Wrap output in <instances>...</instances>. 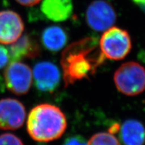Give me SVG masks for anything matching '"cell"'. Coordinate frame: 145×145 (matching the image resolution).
Returning <instances> with one entry per match:
<instances>
[{
    "mask_svg": "<svg viewBox=\"0 0 145 145\" xmlns=\"http://www.w3.org/2000/svg\"><path fill=\"white\" fill-rule=\"evenodd\" d=\"M26 112L23 104L13 98L0 99V129H19L26 119Z\"/></svg>",
    "mask_w": 145,
    "mask_h": 145,
    "instance_id": "obj_7",
    "label": "cell"
},
{
    "mask_svg": "<svg viewBox=\"0 0 145 145\" xmlns=\"http://www.w3.org/2000/svg\"><path fill=\"white\" fill-rule=\"evenodd\" d=\"M105 59L96 37L88 36L69 45L61 59L65 87L94 75Z\"/></svg>",
    "mask_w": 145,
    "mask_h": 145,
    "instance_id": "obj_1",
    "label": "cell"
},
{
    "mask_svg": "<svg viewBox=\"0 0 145 145\" xmlns=\"http://www.w3.org/2000/svg\"><path fill=\"white\" fill-rule=\"evenodd\" d=\"M117 89L128 96H135L145 90V68L135 61L125 63L114 72Z\"/></svg>",
    "mask_w": 145,
    "mask_h": 145,
    "instance_id": "obj_3",
    "label": "cell"
},
{
    "mask_svg": "<svg viewBox=\"0 0 145 145\" xmlns=\"http://www.w3.org/2000/svg\"><path fill=\"white\" fill-rule=\"evenodd\" d=\"M4 91V85L2 80V78L0 77V93Z\"/></svg>",
    "mask_w": 145,
    "mask_h": 145,
    "instance_id": "obj_20",
    "label": "cell"
},
{
    "mask_svg": "<svg viewBox=\"0 0 145 145\" xmlns=\"http://www.w3.org/2000/svg\"><path fill=\"white\" fill-rule=\"evenodd\" d=\"M88 145H120L114 135L109 132H98L92 136Z\"/></svg>",
    "mask_w": 145,
    "mask_h": 145,
    "instance_id": "obj_14",
    "label": "cell"
},
{
    "mask_svg": "<svg viewBox=\"0 0 145 145\" xmlns=\"http://www.w3.org/2000/svg\"><path fill=\"white\" fill-rule=\"evenodd\" d=\"M120 137L124 145H144L145 127L137 120H127L121 126Z\"/></svg>",
    "mask_w": 145,
    "mask_h": 145,
    "instance_id": "obj_12",
    "label": "cell"
},
{
    "mask_svg": "<svg viewBox=\"0 0 145 145\" xmlns=\"http://www.w3.org/2000/svg\"><path fill=\"white\" fill-rule=\"evenodd\" d=\"M43 15L53 22H64L72 15V0H43L40 6Z\"/></svg>",
    "mask_w": 145,
    "mask_h": 145,
    "instance_id": "obj_11",
    "label": "cell"
},
{
    "mask_svg": "<svg viewBox=\"0 0 145 145\" xmlns=\"http://www.w3.org/2000/svg\"><path fill=\"white\" fill-rule=\"evenodd\" d=\"M0 145H24L20 138L10 133L0 135Z\"/></svg>",
    "mask_w": 145,
    "mask_h": 145,
    "instance_id": "obj_15",
    "label": "cell"
},
{
    "mask_svg": "<svg viewBox=\"0 0 145 145\" xmlns=\"http://www.w3.org/2000/svg\"><path fill=\"white\" fill-rule=\"evenodd\" d=\"M24 24L20 16L12 10L0 12V43L10 44L20 37Z\"/></svg>",
    "mask_w": 145,
    "mask_h": 145,
    "instance_id": "obj_9",
    "label": "cell"
},
{
    "mask_svg": "<svg viewBox=\"0 0 145 145\" xmlns=\"http://www.w3.org/2000/svg\"><path fill=\"white\" fill-rule=\"evenodd\" d=\"M10 61L9 51L4 46L0 45V69L4 67Z\"/></svg>",
    "mask_w": 145,
    "mask_h": 145,
    "instance_id": "obj_17",
    "label": "cell"
},
{
    "mask_svg": "<svg viewBox=\"0 0 145 145\" xmlns=\"http://www.w3.org/2000/svg\"><path fill=\"white\" fill-rule=\"evenodd\" d=\"M3 77L8 89L16 95L27 93L32 86L31 69L20 61H12L5 69Z\"/></svg>",
    "mask_w": 145,
    "mask_h": 145,
    "instance_id": "obj_5",
    "label": "cell"
},
{
    "mask_svg": "<svg viewBox=\"0 0 145 145\" xmlns=\"http://www.w3.org/2000/svg\"><path fill=\"white\" fill-rule=\"evenodd\" d=\"M11 61H20L24 59H33L40 54V47L36 39L24 34L12 43L8 50Z\"/></svg>",
    "mask_w": 145,
    "mask_h": 145,
    "instance_id": "obj_10",
    "label": "cell"
},
{
    "mask_svg": "<svg viewBox=\"0 0 145 145\" xmlns=\"http://www.w3.org/2000/svg\"><path fill=\"white\" fill-rule=\"evenodd\" d=\"M34 86L41 92L52 93L61 82V71L58 67L49 61H41L33 69Z\"/></svg>",
    "mask_w": 145,
    "mask_h": 145,
    "instance_id": "obj_8",
    "label": "cell"
},
{
    "mask_svg": "<svg viewBox=\"0 0 145 145\" xmlns=\"http://www.w3.org/2000/svg\"><path fill=\"white\" fill-rule=\"evenodd\" d=\"M16 1L24 6H33L39 3L41 0H16Z\"/></svg>",
    "mask_w": 145,
    "mask_h": 145,
    "instance_id": "obj_18",
    "label": "cell"
},
{
    "mask_svg": "<svg viewBox=\"0 0 145 145\" xmlns=\"http://www.w3.org/2000/svg\"><path fill=\"white\" fill-rule=\"evenodd\" d=\"M135 3L139 5H145V0H132Z\"/></svg>",
    "mask_w": 145,
    "mask_h": 145,
    "instance_id": "obj_19",
    "label": "cell"
},
{
    "mask_svg": "<svg viewBox=\"0 0 145 145\" xmlns=\"http://www.w3.org/2000/svg\"><path fill=\"white\" fill-rule=\"evenodd\" d=\"M63 145H88V142L82 136L72 135L67 138Z\"/></svg>",
    "mask_w": 145,
    "mask_h": 145,
    "instance_id": "obj_16",
    "label": "cell"
},
{
    "mask_svg": "<svg viewBox=\"0 0 145 145\" xmlns=\"http://www.w3.org/2000/svg\"><path fill=\"white\" fill-rule=\"evenodd\" d=\"M116 20V14L111 4L104 0H95L89 5L86 11L88 26L97 32L111 28Z\"/></svg>",
    "mask_w": 145,
    "mask_h": 145,
    "instance_id": "obj_6",
    "label": "cell"
},
{
    "mask_svg": "<svg viewBox=\"0 0 145 145\" xmlns=\"http://www.w3.org/2000/svg\"><path fill=\"white\" fill-rule=\"evenodd\" d=\"M99 46L105 58L119 61L129 54L132 49V40L126 30L112 26L102 34Z\"/></svg>",
    "mask_w": 145,
    "mask_h": 145,
    "instance_id": "obj_4",
    "label": "cell"
},
{
    "mask_svg": "<svg viewBox=\"0 0 145 145\" xmlns=\"http://www.w3.org/2000/svg\"><path fill=\"white\" fill-rule=\"evenodd\" d=\"M67 32L60 26H52L45 28L41 36L42 44L46 49L56 52L63 49L68 42Z\"/></svg>",
    "mask_w": 145,
    "mask_h": 145,
    "instance_id": "obj_13",
    "label": "cell"
},
{
    "mask_svg": "<svg viewBox=\"0 0 145 145\" xmlns=\"http://www.w3.org/2000/svg\"><path fill=\"white\" fill-rule=\"evenodd\" d=\"M67 126L65 114L54 105L41 104L30 110L27 120V131L32 139L47 142L61 137Z\"/></svg>",
    "mask_w": 145,
    "mask_h": 145,
    "instance_id": "obj_2",
    "label": "cell"
}]
</instances>
